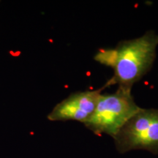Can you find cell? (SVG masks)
Instances as JSON below:
<instances>
[{"label": "cell", "instance_id": "6da1fadb", "mask_svg": "<svg viewBox=\"0 0 158 158\" xmlns=\"http://www.w3.org/2000/svg\"><path fill=\"white\" fill-rule=\"evenodd\" d=\"M157 45L158 35L149 31L138 38L122 41L115 48L100 49L95 60L114 69V76L104 88L114 84L132 88L151 68Z\"/></svg>", "mask_w": 158, "mask_h": 158}, {"label": "cell", "instance_id": "277c9868", "mask_svg": "<svg viewBox=\"0 0 158 158\" xmlns=\"http://www.w3.org/2000/svg\"><path fill=\"white\" fill-rule=\"evenodd\" d=\"M101 90L85 91L70 94L48 114L51 121H78L83 124L94 113Z\"/></svg>", "mask_w": 158, "mask_h": 158}, {"label": "cell", "instance_id": "3957f363", "mask_svg": "<svg viewBox=\"0 0 158 158\" xmlns=\"http://www.w3.org/2000/svg\"><path fill=\"white\" fill-rule=\"evenodd\" d=\"M114 139L120 153L142 149L158 155V108H140Z\"/></svg>", "mask_w": 158, "mask_h": 158}, {"label": "cell", "instance_id": "7a4b0ae2", "mask_svg": "<svg viewBox=\"0 0 158 158\" xmlns=\"http://www.w3.org/2000/svg\"><path fill=\"white\" fill-rule=\"evenodd\" d=\"M131 94V88L118 86L114 93L100 94L94 113L84 124L96 135L114 138L140 109Z\"/></svg>", "mask_w": 158, "mask_h": 158}]
</instances>
